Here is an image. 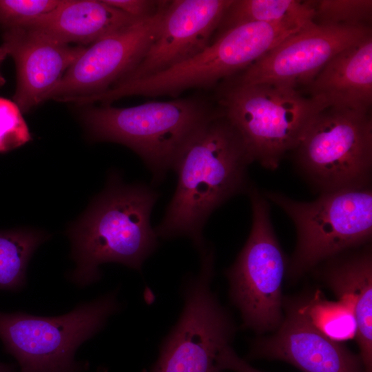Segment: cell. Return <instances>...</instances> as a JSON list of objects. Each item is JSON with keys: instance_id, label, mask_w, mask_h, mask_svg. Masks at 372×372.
Returning <instances> with one entry per match:
<instances>
[{"instance_id": "21", "label": "cell", "mask_w": 372, "mask_h": 372, "mask_svg": "<svg viewBox=\"0 0 372 372\" xmlns=\"http://www.w3.org/2000/svg\"><path fill=\"white\" fill-rule=\"evenodd\" d=\"M313 2L316 5L313 6V20L318 19L317 23L367 25L366 22L371 19V1L321 0Z\"/></svg>"}, {"instance_id": "2", "label": "cell", "mask_w": 372, "mask_h": 372, "mask_svg": "<svg viewBox=\"0 0 372 372\" xmlns=\"http://www.w3.org/2000/svg\"><path fill=\"white\" fill-rule=\"evenodd\" d=\"M158 197L147 185H124L112 174L104 192L68 230L76 265L69 279L89 285L101 278L99 266L106 262L141 270L158 244L150 225Z\"/></svg>"}, {"instance_id": "11", "label": "cell", "mask_w": 372, "mask_h": 372, "mask_svg": "<svg viewBox=\"0 0 372 372\" xmlns=\"http://www.w3.org/2000/svg\"><path fill=\"white\" fill-rule=\"evenodd\" d=\"M168 3L155 14L115 30L86 48L46 100L74 103L103 92L122 79L138 64L154 40Z\"/></svg>"}, {"instance_id": "27", "label": "cell", "mask_w": 372, "mask_h": 372, "mask_svg": "<svg viewBox=\"0 0 372 372\" xmlns=\"http://www.w3.org/2000/svg\"><path fill=\"white\" fill-rule=\"evenodd\" d=\"M0 372H16V367L12 364L0 362Z\"/></svg>"}, {"instance_id": "24", "label": "cell", "mask_w": 372, "mask_h": 372, "mask_svg": "<svg viewBox=\"0 0 372 372\" xmlns=\"http://www.w3.org/2000/svg\"><path fill=\"white\" fill-rule=\"evenodd\" d=\"M107 5L121 10L136 19H143L155 14L168 1L152 0H103Z\"/></svg>"}, {"instance_id": "16", "label": "cell", "mask_w": 372, "mask_h": 372, "mask_svg": "<svg viewBox=\"0 0 372 372\" xmlns=\"http://www.w3.org/2000/svg\"><path fill=\"white\" fill-rule=\"evenodd\" d=\"M320 276L352 311L357 325L356 339L365 372H372V253L369 244L328 260Z\"/></svg>"}, {"instance_id": "13", "label": "cell", "mask_w": 372, "mask_h": 372, "mask_svg": "<svg viewBox=\"0 0 372 372\" xmlns=\"http://www.w3.org/2000/svg\"><path fill=\"white\" fill-rule=\"evenodd\" d=\"M283 309L282 322L254 343L252 357L285 361L302 372H365L359 355L318 331L289 300Z\"/></svg>"}, {"instance_id": "1", "label": "cell", "mask_w": 372, "mask_h": 372, "mask_svg": "<svg viewBox=\"0 0 372 372\" xmlns=\"http://www.w3.org/2000/svg\"><path fill=\"white\" fill-rule=\"evenodd\" d=\"M252 163L238 132L223 110L200 126L177 154L176 190L157 237L189 238L200 251L203 229L210 214L231 197L248 191L247 167Z\"/></svg>"}, {"instance_id": "8", "label": "cell", "mask_w": 372, "mask_h": 372, "mask_svg": "<svg viewBox=\"0 0 372 372\" xmlns=\"http://www.w3.org/2000/svg\"><path fill=\"white\" fill-rule=\"evenodd\" d=\"M252 225L235 262L226 271L230 298L242 325L258 333L276 331L284 318L282 282L289 262L274 233L265 196L250 186Z\"/></svg>"}, {"instance_id": "10", "label": "cell", "mask_w": 372, "mask_h": 372, "mask_svg": "<svg viewBox=\"0 0 372 372\" xmlns=\"http://www.w3.org/2000/svg\"><path fill=\"white\" fill-rule=\"evenodd\" d=\"M369 34L371 30L368 25L322 24L311 21L226 83L307 87L336 54Z\"/></svg>"}, {"instance_id": "3", "label": "cell", "mask_w": 372, "mask_h": 372, "mask_svg": "<svg viewBox=\"0 0 372 372\" xmlns=\"http://www.w3.org/2000/svg\"><path fill=\"white\" fill-rule=\"evenodd\" d=\"M220 111L195 96L123 108L106 105L87 111L84 121L95 140L132 149L152 172L153 182L159 183L187 140Z\"/></svg>"}, {"instance_id": "9", "label": "cell", "mask_w": 372, "mask_h": 372, "mask_svg": "<svg viewBox=\"0 0 372 372\" xmlns=\"http://www.w3.org/2000/svg\"><path fill=\"white\" fill-rule=\"evenodd\" d=\"M214 264L212 248L201 251L200 271L186 283L183 311L163 342L152 372H223L217 357L230 345L236 328L211 290Z\"/></svg>"}, {"instance_id": "25", "label": "cell", "mask_w": 372, "mask_h": 372, "mask_svg": "<svg viewBox=\"0 0 372 372\" xmlns=\"http://www.w3.org/2000/svg\"><path fill=\"white\" fill-rule=\"evenodd\" d=\"M218 367L222 370L234 372H262L250 366L240 358L233 350L231 345L224 347L217 357Z\"/></svg>"}, {"instance_id": "19", "label": "cell", "mask_w": 372, "mask_h": 372, "mask_svg": "<svg viewBox=\"0 0 372 372\" xmlns=\"http://www.w3.org/2000/svg\"><path fill=\"white\" fill-rule=\"evenodd\" d=\"M48 236L34 229L0 231V290L20 291L29 261Z\"/></svg>"}, {"instance_id": "4", "label": "cell", "mask_w": 372, "mask_h": 372, "mask_svg": "<svg viewBox=\"0 0 372 372\" xmlns=\"http://www.w3.org/2000/svg\"><path fill=\"white\" fill-rule=\"evenodd\" d=\"M219 107L240 136L254 161L266 169L278 167L298 145L305 130L324 107L298 89L271 83H225Z\"/></svg>"}, {"instance_id": "20", "label": "cell", "mask_w": 372, "mask_h": 372, "mask_svg": "<svg viewBox=\"0 0 372 372\" xmlns=\"http://www.w3.org/2000/svg\"><path fill=\"white\" fill-rule=\"evenodd\" d=\"M289 300L313 327L329 338L342 343L356 337L355 317L344 302L330 301L320 291Z\"/></svg>"}, {"instance_id": "26", "label": "cell", "mask_w": 372, "mask_h": 372, "mask_svg": "<svg viewBox=\"0 0 372 372\" xmlns=\"http://www.w3.org/2000/svg\"><path fill=\"white\" fill-rule=\"evenodd\" d=\"M7 56H8V54L6 52V50L3 49L2 46H0V65L2 61L6 59ZM5 82H6V80L0 72V87L4 85Z\"/></svg>"}, {"instance_id": "17", "label": "cell", "mask_w": 372, "mask_h": 372, "mask_svg": "<svg viewBox=\"0 0 372 372\" xmlns=\"http://www.w3.org/2000/svg\"><path fill=\"white\" fill-rule=\"evenodd\" d=\"M138 19L103 0H61L53 10L20 27L63 43L86 44Z\"/></svg>"}, {"instance_id": "12", "label": "cell", "mask_w": 372, "mask_h": 372, "mask_svg": "<svg viewBox=\"0 0 372 372\" xmlns=\"http://www.w3.org/2000/svg\"><path fill=\"white\" fill-rule=\"evenodd\" d=\"M231 0H174L138 64L116 84L141 79L192 58L212 42Z\"/></svg>"}, {"instance_id": "28", "label": "cell", "mask_w": 372, "mask_h": 372, "mask_svg": "<svg viewBox=\"0 0 372 372\" xmlns=\"http://www.w3.org/2000/svg\"><path fill=\"white\" fill-rule=\"evenodd\" d=\"M98 372H105V371L102 369L99 370Z\"/></svg>"}, {"instance_id": "6", "label": "cell", "mask_w": 372, "mask_h": 372, "mask_svg": "<svg viewBox=\"0 0 372 372\" xmlns=\"http://www.w3.org/2000/svg\"><path fill=\"white\" fill-rule=\"evenodd\" d=\"M119 308L112 292L56 317L0 312V340L20 372H83L89 363L75 360L76 349Z\"/></svg>"}, {"instance_id": "23", "label": "cell", "mask_w": 372, "mask_h": 372, "mask_svg": "<svg viewBox=\"0 0 372 372\" xmlns=\"http://www.w3.org/2000/svg\"><path fill=\"white\" fill-rule=\"evenodd\" d=\"M59 0H0V25L5 29L20 27L53 10Z\"/></svg>"}, {"instance_id": "22", "label": "cell", "mask_w": 372, "mask_h": 372, "mask_svg": "<svg viewBox=\"0 0 372 372\" xmlns=\"http://www.w3.org/2000/svg\"><path fill=\"white\" fill-rule=\"evenodd\" d=\"M31 140L29 129L18 105L0 97V152L11 151Z\"/></svg>"}, {"instance_id": "14", "label": "cell", "mask_w": 372, "mask_h": 372, "mask_svg": "<svg viewBox=\"0 0 372 372\" xmlns=\"http://www.w3.org/2000/svg\"><path fill=\"white\" fill-rule=\"evenodd\" d=\"M1 46L16 65L14 102L27 112L46 98L85 48L63 43L21 27L5 29Z\"/></svg>"}, {"instance_id": "18", "label": "cell", "mask_w": 372, "mask_h": 372, "mask_svg": "<svg viewBox=\"0 0 372 372\" xmlns=\"http://www.w3.org/2000/svg\"><path fill=\"white\" fill-rule=\"evenodd\" d=\"M311 1L297 0H231L216 30V37L249 23H281L313 20Z\"/></svg>"}, {"instance_id": "15", "label": "cell", "mask_w": 372, "mask_h": 372, "mask_svg": "<svg viewBox=\"0 0 372 372\" xmlns=\"http://www.w3.org/2000/svg\"><path fill=\"white\" fill-rule=\"evenodd\" d=\"M324 107L369 112L372 103V35L336 54L306 87Z\"/></svg>"}, {"instance_id": "5", "label": "cell", "mask_w": 372, "mask_h": 372, "mask_svg": "<svg viewBox=\"0 0 372 372\" xmlns=\"http://www.w3.org/2000/svg\"><path fill=\"white\" fill-rule=\"evenodd\" d=\"M266 199L291 219L297 244L287 274L298 279L320 263L369 244L372 235V190L369 186L320 193L311 202L267 192Z\"/></svg>"}, {"instance_id": "7", "label": "cell", "mask_w": 372, "mask_h": 372, "mask_svg": "<svg viewBox=\"0 0 372 372\" xmlns=\"http://www.w3.org/2000/svg\"><path fill=\"white\" fill-rule=\"evenodd\" d=\"M299 172L320 193L369 186V112L329 106L313 118L293 150Z\"/></svg>"}]
</instances>
